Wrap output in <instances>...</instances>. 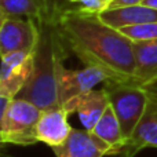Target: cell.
Masks as SVG:
<instances>
[{"mask_svg": "<svg viewBox=\"0 0 157 157\" xmlns=\"http://www.w3.org/2000/svg\"><path fill=\"white\" fill-rule=\"evenodd\" d=\"M58 28L68 51L84 66H97L112 80H132L135 75L132 41L119 29L105 24L99 15L66 11L58 21Z\"/></svg>", "mask_w": 157, "mask_h": 157, "instance_id": "6da1fadb", "label": "cell"}, {"mask_svg": "<svg viewBox=\"0 0 157 157\" xmlns=\"http://www.w3.org/2000/svg\"><path fill=\"white\" fill-rule=\"evenodd\" d=\"M40 37L35 50V65L28 84L18 98L35 103L41 110L61 106L58 76L68 57V48L62 40L58 22L39 21Z\"/></svg>", "mask_w": 157, "mask_h": 157, "instance_id": "7a4b0ae2", "label": "cell"}, {"mask_svg": "<svg viewBox=\"0 0 157 157\" xmlns=\"http://www.w3.org/2000/svg\"><path fill=\"white\" fill-rule=\"evenodd\" d=\"M0 98V138L3 144H14L21 146L37 144L36 124L43 110L24 98Z\"/></svg>", "mask_w": 157, "mask_h": 157, "instance_id": "3957f363", "label": "cell"}, {"mask_svg": "<svg viewBox=\"0 0 157 157\" xmlns=\"http://www.w3.org/2000/svg\"><path fill=\"white\" fill-rule=\"evenodd\" d=\"M103 90L120 123L123 135L125 139H130L146 110L149 94L144 87L135 86L130 81L117 80L105 81Z\"/></svg>", "mask_w": 157, "mask_h": 157, "instance_id": "277c9868", "label": "cell"}, {"mask_svg": "<svg viewBox=\"0 0 157 157\" xmlns=\"http://www.w3.org/2000/svg\"><path fill=\"white\" fill-rule=\"evenodd\" d=\"M40 37L39 21L21 17L0 18V55L35 51Z\"/></svg>", "mask_w": 157, "mask_h": 157, "instance_id": "5b68a950", "label": "cell"}, {"mask_svg": "<svg viewBox=\"0 0 157 157\" xmlns=\"http://www.w3.org/2000/svg\"><path fill=\"white\" fill-rule=\"evenodd\" d=\"M35 65V51H17L2 57L0 97L14 99L28 84Z\"/></svg>", "mask_w": 157, "mask_h": 157, "instance_id": "8992f818", "label": "cell"}, {"mask_svg": "<svg viewBox=\"0 0 157 157\" xmlns=\"http://www.w3.org/2000/svg\"><path fill=\"white\" fill-rule=\"evenodd\" d=\"M108 80H112L110 76L97 66H84L78 71H72V69H66L63 65L58 76L61 105H63L71 98L91 91L95 86L101 83L103 84Z\"/></svg>", "mask_w": 157, "mask_h": 157, "instance_id": "52a82bcc", "label": "cell"}, {"mask_svg": "<svg viewBox=\"0 0 157 157\" xmlns=\"http://www.w3.org/2000/svg\"><path fill=\"white\" fill-rule=\"evenodd\" d=\"M55 157H103L116 156L113 147L88 130H72L61 146L52 147Z\"/></svg>", "mask_w": 157, "mask_h": 157, "instance_id": "ba28073f", "label": "cell"}, {"mask_svg": "<svg viewBox=\"0 0 157 157\" xmlns=\"http://www.w3.org/2000/svg\"><path fill=\"white\" fill-rule=\"evenodd\" d=\"M109 99L105 90H91L81 95L71 98L63 105H61L69 114L77 113L84 130H92L99 121L106 109L109 108Z\"/></svg>", "mask_w": 157, "mask_h": 157, "instance_id": "9c48e42d", "label": "cell"}, {"mask_svg": "<svg viewBox=\"0 0 157 157\" xmlns=\"http://www.w3.org/2000/svg\"><path fill=\"white\" fill-rule=\"evenodd\" d=\"M69 116L71 114L62 106L43 110L36 124L37 141L48 145L51 149L61 146L73 130L69 123Z\"/></svg>", "mask_w": 157, "mask_h": 157, "instance_id": "30bf717a", "label": "cell"}, {"mask_svg": "<svg viewBox=\"0 0 157 157\" xmlns=\"http://www.w3.org/2000/svg\"><path fill=\"white\" fill-rule=\"evenodd\" d=\"M146 147H157V101L150 97L141 121L130 139H127L120 156L134 157Z\"/></svg>", "mask_w": 157, "mask_h": 157, "instance_id": "8fae6325", "label": "cell"}, {"mask_svg": "<svg viewBox=\"0 0 157 157\" xmlns=\"http://www.w3.org/2000/svg\"><path fill=\"white\" fill-rule=\"evenodd\" d=\"M135 55V75L130 83L139 87L157 80V40L132 41Z\"/></svg>", "mask_w": 157, "mask_h": 157, "instance_id": "7c38bea8", "label": "cell"}, {"mask_svg": "<svg viewBox=\"0 0 157 157\" xmlns=\"http://www.w3.org/2000/svg\"><path fill=\"white\" fill-rule=\"evenodd\" d=\"M99 17L109 26L120 29V28L131 26V25L157 22V10L141 3V4L128 6V7L106 10Z\"/></svg>", "mask_w": 157, "mask_h": 157, "instance_id": "4fadbf2b", "label": "cell"}, {"mask_svg": "<svg viewBox=\"0 0 157 157\" xmlns=\"http://www.w3.org/2000/svg\"><path fill=\"white\" fill-rule=\"evenodd\" d=\"M90 132L94 134V135L98 136L99 139H102V141L106 142L108 145H110V146L113 147L116 156L121 155L127 139L123 135L120 123H119V120H117L116 114H114L110 105H109V108L106 109V112L103 113V116L99 119V121L94 125V128L90 130Z\"/></svg>", "mask_w": 157, "mask_h": 157, "instance_id": "5bb4252c", "label": "cell"}, {"mask_svg": "<svg viewBox=\"0 0 157 157\" xmlns=\"http://www.w3.org/2000/svg\"><path fill=\"white\" fill-rule=\"evenodd\" d=\"M2 17H21L41 21L43 10L36 0H0V18Z\"/></svg>", "mask_w": 157, "mask_h": 157, "instance_id": "9a60e30c", "label": "cell"}, {"mask_svg": "<svg viewBox=\"0 0 157 157\" xmlns=\"http://www.w3.org/2000/svg\"><path fill=\"white\" fill-rule=\"evenodd\" d=\"M120 32L130 39L131 41H147L157 40V22H147L141 25H131V26L120 28Z\"/></svg>", "mask_w": 157, "mask_h": 157, "instance_id": "2e32d148", "label": "cell"}, {"mask_svg": "<svg viewBox=\"0 0 157 157\" xmlns=\"http://www.w3.org/2000/svg\"><path fill=\"white\" fill-rule=\"evenodd\" d=\"M112 0H71L68 11L80 14L101 15L103 11L109 10Z\"/></svg>", "mask_w": 157, "mask_h": 157, "instance_id": "e0dca14e", "label": "cell"}, {"mask_svg": "<svg viewBox=\"0 0 157 157\" xmlns=\"http://www.w3.org/2000/svg\"><path fill=\"white\" fill-rule=\"evenodd\" d=\"M43 10V19L58 22L59 18L69 10L71 0H36Z\"/></svg>", "mask_w": 157, "mask_h": 157, "instance_id": "ac0fdd59", "label": "cell"}, {"mask_svg": "<svg viewBox=\"0 0 157 157\" xmlns=\"http://www.w3.org/2000/svg\"><path fill=\"white\" fill-rule=\"evenodd\" d=\"M141 3H144V0H112L109 10H112V8H120V7H128V6H135V4H141Z\"/></svg>", "mask_w": 157, "mask_h": 157, "instance_id": "d6986e66", "label": "cell"}, {"mask_svg": "<svg viewBox=\"0 0 157 157\" xmlns=\"http://www.w3.org/2000/svg\"><path fill=\"white\" fill-rule=\"evenodd\" d=\"M144 88L146 90V92L149 94L150 98H153V99L157 101V80L153 81V83H150V84H147V86H145Z\"/></svg>", "mask_w": 157, "mask_h": 157, "instance_id": "ffe728a7", "label": "cell"}, {"mask_svg": "<svg viewBox=\"0 0 157 157\" xmlns=\"http://www.w3.org/2000/svg\"><path fill=\"white\" fill-rule=\"evenodd\" d=\"M142 4L147 6V7H152V8H156L157 10V0H144Z\"/></svg>", "mask_w": 157, "mask_h": 157, "instance_id": "44dd1931", "label": "cell"}]
</instances>
